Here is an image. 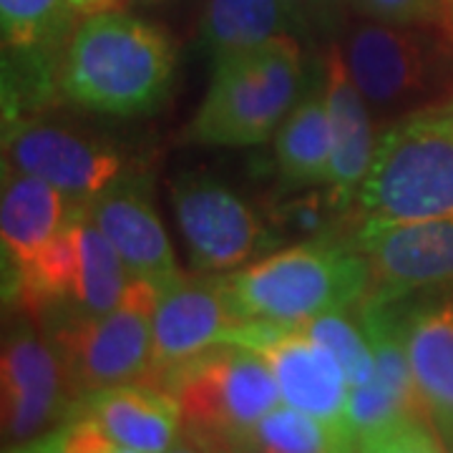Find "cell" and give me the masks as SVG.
<instances>
[{
	"label": "cell",
	"instance_id": "cell-29",
	"mask_svg": "<svg viewBox=\"0 0 453 453\" xmlns=\"http://www.w3.org/2000/svg\"><path fill=\"white\" fill-rule=\"evenodd\" d=\"M121 0H71V5L76 8L79 16H88V13H98V11H109V8H119Z\"/></svg>",
	"mask_w": 453,
	"mask_h": 453
},
{
	"label": "cell",
	"instance_id": "cell-6",
	"mask_svg": "<svg viewBox=\"0 0 453 453\" xmlns=\"http://www.w3.org/2000/svg\"><path fill=\"white\" fill-rule=\"evenodd\" d=\"M146 380L174 395L184 434L214 451L242 441L282 403L267 360L242 345H217L154 371Z\"/></svg>",
	"mask_w": 453,
	"mask_h": 453
},
{
	"label": "cell",
	"instance_id": "cell-36",
	"mask_svg": "<svg viewBox=\"0 0 453 453\" xmlns=\"http://www.w3.org/2000/svg\"><path fill=\"white\" fill-rule=\"evenodd\" d=\"M451 28H453V11H451Z\"/></svg>",
	"mask_w": 453,
	"mask_h": 453
},
{
	"label": "cell",
	"instance_id": "cell-12",
	"mask_svg": "<svg viewBox=\"0 0 453 453\" xmlns=\"http://www.w3.org/2000/svg\"><path fill=\"white\" fill-rule=\"evenodd\" d=\"M353 240L371 267L365 300L398 303L453 285V219L357 225Z\"/></svg>",
	"mask_w": 453,
	"mask_h": 453
},
{
	"label": "cell",
	"instance_id": "cell-19",
	"mask_svg": "<svg viewBox=\"0 0 453 453\" xmlns=\"http://www.w3.org/2000/svg\"><path fill=\"white\" fill-rule=\"evenodd\" d=\"M275 164L290 187H327L330 179V121L323 79L310 83L275 134Z\"/></svg>",
	"mask_w": 453,
	"mask_h": 453
},
{
	"label": "cell",
	"instance_id": "cell-15",
	"mask_svg": "<svg viewBox=\"0 0 453 453\" xmlns=\"http://www.w3.org/2000/svg\"><path fill=\"white\" fill-rule=\"evenodd\" d=\"M323 86L333 139L327 189L340 210L353 211V202L371 169L380 134L368 101L348 73L340 43H333L325 56Z\"/></svg>",
	"mask_w": 453,
	"mask_h": 453
},
{
	"label": "cell",
	"instance_id": "cell-14",
	"mask_svg": "<svg viewBox=\"0 0 453 453\" xmlns=\"http://www.w3.org/2000/svg\"><path fill=\"white\" fill-rule=\"evenodd\" d=\"M86 207L131 277L159 288L181 275L166 226L139 174L127 172L109 189L86 202Z\"/></svg>",
	"mask_w": 453,
	"mask_h": 453
},
{
	"label": "cell",
	"instance_id": "cell-27",
	"mask_svg": "<svg viewBox=\"0 0 453 453\" xmlns=\"http://www.w3.org/2000/svg\"><path fill=\"white\" fill-rule=\"evenodd\" d=\"M64 423L68 438H71V446L76 449V453H142L109 441L94 423L86 421L81 416H68V421Z\"/></svg>",
	"mask_w": 453,
	"mask_h": 453
},
{
	"label": "cell",
	"instance_id": "cell-28",
	"mask_svg": "<svg viewBox=\"0 0 453 453\" xmlns=\"http://www.w3.org/2000/svg\"><path fill=\"white\" fill-rule=\"evenodd\" d=\"M5 453H76V449L71 446V438H68V431H65L64 423L56 431H49L43 436L33 438L28 443L5 449Z\"/></svg>",
	"mask_w": 453,
	"mask_h": 453
},
{
	"label": "cell",
	"instance_id": "cell-8",
	"mask_svg": "<svg viewBox=\"0 0 453 453\" xmlns=\"http://www.w3.org/2000/svg\"><path fill=\"white\" fill-rule=\"evenodd\" d=\"M169 196L192 267L202 275L234 273L275 244L262 214L210 174H179Z\"/></svg>",
	"mask_w": 453,
	"mask_h": 453
},
{
	"label": "cell",
	"instance_id": "cell-5",
	"mask_svg": "<svg viewBox=\"0 0 453 453\" xmlns=\"http://www.w3.org/2000/svg\"><path fill=\"white\" fill-rule=\"evenodd\" d=\"M353 214L357 225L453 219V131L438 109L380 131Z\"/></svg>",
	"mask_w": 453,
	"mask_h": 453
},
{
	"label": "cell",
	"instance_id": "cell-10",
	"mask_svg": "<svg viewBox=\"0 0 453 453\" xmlns=\"http://www.w3.org/2000/svg\"><path fill=\"white\" fill-rule=\"evenodd\" d=\"M0 388L3 438L8 449L49 434L56 423L68 421L73 411L61 357L31 312L16 318L5 333Z\"/></svg>",
	"mask_w": 453,
	"mask_h": 453
},
{
	"label": "cell",
	"instance_id": "cell-31",
	"mask_svg": "<svg viewBox=\"0 0 453 453\" xmlns=\"http://www.w3.org/2000/svg\"><path fill=\"white\" fill-rule=\"evenodd\" d=\"M214 451V449H211ZM217 453H275V451H267V449H259V446H252V443H232V446H226V449H219Z\"/></svg>",
	"mask_w": 453,
	"mask_h": 453
},
{
	"label": "cell",
	"instance_id": "cell-32",
	"mask_svg": "<svg viewBox=\"0 0 453 453\" xmlns=\"http://www.w3.org/2000/svg\"><path fill=\"white\" fill-rule=\"evenodd\" d=\"M438 113H441V119L446 121V127L453 131V96L443 104V106H438Z\"/></svg>",
	"mask_w": 453,
	"mask_h": 453
},
{
	"label": "cell",
	"instance_id": "cell-25",
	"mask_svg": "<svg viewBox=\"0 0 453 453\" xmlns=\"http://www.w3.org/2000/svg\"><path fill=\"white\" fill-rule=\"evenodd\" d=\"M356 453H446L431 418H398L357 436Z\"/></svg>",
	"mask_w": 453,
	"mask_h": 453
},
{
	"label": "cell",
	"instance_id": "cell-24",
	"mask_svg": "<svg viewBox=\"0 0 453 453\" xmlns=\"http://www.w3.org/2000/svg\"><path fill=\"white\" fill-rule=\"evenodd\" d=\"M300 327L338 357V363L350 380V388L365 386L371 380L372 371H375L372 348L363 325L353 323L348 318V310L327 312V315H320Z\"/></svg>",
	"mask_w": 453,
	"mask_h": 453
},
{
	"label": "cell",
	"instance_id": "cell-16",
	"mask_svg": "<svg viewBox=\"0 0 453 453\" xmlns=\"http://www.w3.org/2000/svg\"><path fill=\"white\" fill-rule=\"evenodd\" d=\"M428 297L393 303L401 318L411 371L431 421L453 431V285Z\"/></svg>",
	"mask_w": 453,
	"mask_h": 453
},
{
	"label": "cell",
	"instance_id": "cell-7",
	"mask_svg": "<svg viewBox=\"0 0 453 453\" xmlns=\"http://www.w3.org/2000/svg\"><path fill=\"white\" fill-rule=\"evenodd\" d=\"M154 305L157 288L134 277L121 303L109 312L46 323L73 405L88 393L149 378L154 368Z\"/></svg>",
	"mask_w": 453,
	"mask_h": 453
},
{
	"label": "cell",
	"instance_id": "cell-1",
	"mask_svg": "<svg viewBox=\"0 0 453 453\" xmlns=\"http://www.w3.org/2000/svg\"><path fill=\"white\" fill-rule=\"evenodd\" d=\"M177 65V46L159 26L109 8L76 23L58 68V91L86 111L149 116L172 96Z\"/></svg>",
	"mask_w": 453,
	"mask_h": 453
},
{
	"label": "cell",
	"instance_id": "cell-11",
	"mask_svg": "<svg viewBox=\"0 0 453 453\" xmlns=\"http://www.w3.org/2000/svg\"><path fill=\"white\" fill-rule=\"evenodd\" d=\"M247 348L267 360L282 403L305 411L335 436L357 446L350 423V380L325 345L310 338L300 325L259 323Z\"/></svg>",
	"mask_w": 453,
	"mask_h": 453
},
{
	"label": "cell",
	"instance_id": "cell-30",
	"mask_svg": "<svg viewBox=\"0 0 453 453\" xmlns=\"http://www.w3.org/2000/svg\"><path fill=\"white\" fill-rule=\"evenodd\" d=\"M169 453H217V451H211V449H207L204 443H199V441H195V438L184 434V436L177 441V446H174Z\"/></svg>",
	"mask_w": 453,
	"mask_h": 453
},
{
	"label": "cell",
	"instance_id": "cell-21",
	"mask_svg": "<svg viewBox=\"0 0 453 453\" xmlns=\"http://www.w3.org/2000/svg\"><path fill=\"white\" fill-rule=\"evenodd\" d=\"M292 11L285 0H207L202 43L211 61L292 35Z\"/></svg>",
	"mask_w": 453,
	"mask_h": 453
},
{
	"label": "cell",
	"instance_id": "cell-34",
	"mask_svg": "<svg viewBox=\"0 0 453 453\" xmlns=\"http://www.w3.org/2000/svg\"><path fill=\"white\" fill-rule=\"evenodd\" d=\"M134 3H154V0H134Z\"/></svg>",
	"mask_w": 453,
	"mask_h": 453
},
{
	"label": "cell",
	"instance_id": "cell-33",
	"mask_svg": "<svg viewBox=\"0 0 453 453\" xmlns=\"http://www.w3.org/2000/svg\"><path fill=\"white\" fill-rule=\"evenodd\" d=\"M285 3H288L292 11L297 13L300 8H308V5H312V3H318V0H285Z\"/></svg>",
	"mask_w": 453,
	"mask_h": 453
},
{
	"label": "cell",
	"instance_id": "cell-26",
	"mask_svg": "<svg viewBox=\"0 0 453 453\" xmlns=\"http://www.w3.org/2000/svg\"><path fill=\"white\" fill-rule=\"evenodd\" d=\"M350 8L371 20L383 23H449V0H348Z\"/></svg>",
	"mask_w": 453,
	"mask_h": 453
},
{
	"label": "cell",
	"instance_id": "cell-20",
	"mask_svg": "<svg viewBox=\"0 0 453 453\" xmlns=\"http://www.w3.org/2000/svg\"><path fill=\"white\" fill-rule=\"evenodd\" d=\"M76 247H79V275H76V292L71 308L46 318L43 323L64 320V318H96L113 310L134 277L127 265L121 262L119 252L113 250L106 234L98 229L86 204L76 207Z\"/></svg>",
	"mask_w": 453,
	"mask_h": 453
},
{
	"label": "cell",
	"instance_id": "cell-17",
	"mask_svg": "<svg viewBox=\"0 0 453 453\" xmlns=\"http://www.w3.org/2000/svg\"><path fill=\"white\" fill-rule=\"evenodd\" d=\"M71 416H81L109 441L142 453H169L184 434L174 395L149 380L88 393L76 401Z\"/></svg>",
	"mask_w": 453,
	"mask_h": 453
},
{
	"label": "cell",
	"instance_id": "cell-22",
	"mask_svg": "<svg viewBox=\"0 0 453 453\" xmlns=\"http://www.w3.org/2000/svg\"><path fill=\"white\" fill-rule=\"evenodd\" d=\"M76 16L71 0H0L3 50L11 58L61 65Z\"/></svg>",
	"mask_w": 453,
	"mask_h": 453
},
{
	"label": "cell",
	"instance_id": "cell-18",
	"mask_svg": "<svg viewBox=\"0 0 453 453\" xmlns=\"http://www.w3.org/2000/svg\"><path fill=\"white\" fill-rule=\"evenodd\" d=\"M76 204L81 202H71L46 181L3 166L0 237L5 275H13L38 257L64 229Z\"/></svg>",
	"mask_w": 453,
	"mask_h": 453
},
{
	"label": "cell",
	"instance_id": "cell-2",
	"mask_svg": "<svg viewBox=\"0 0 453 453\" xmlns=\"http://www.w3.org/2000/svg\"><path fill=\"white\" fill-rule=\"evenodd\" d=\"M219 277L242 320L285 327L360 308L371 292V267L356 240L333 234L277 250Z\"/></svg>",
	"mask_w": 453,
	"mask_h": 453
},
{
	"label": "cell",
	"instance_id": "cell-23",
	"mask_svg": "<svg viewBox=\"0 0 453 453\" xmlns=\"http://www.w3.org/2000/svg\"><path fill=\"white\" fill-rule=\"evenodd\" d=\"M242 441L275 453H356V443L342 441L325 423L288 403H277Z\"/></svg>",
	"mask_w": 453,
	"mask_h": 453
},
{
	"label": "cell",
	"instance_id": "cell-9",
	"mask_svg": "<svg viewBox=\"0 0 453 453\" xmlns=\"http://www.w3.org/2000/svg\"><path fill=\"white\" fill-rule=\"evenodd\" d=\"M3 166L41 179L81 204L129 172L124 157L109 142L33 116L5 124Z\"/></svg>",
	"mask_w": 453,
	"mask_h": 453
},
{
	"label": "cell",
	"instance_id": "cell-13",
	"mask_svg": "<svg viewBox=\"0 0 453 453\" xmlns=\"http://www.w3.org/2000/svg\"><path fill=\"white\" fill-rule=\"evenodd\" d=\"M242 325L244 320L232 308L219 275H179L164 282L157 288L154 305L151 372L217 345H232Z\"/></svg>",
	"mask_w": 453,
	"mask_h": 453
},
{
	"label": "cell",
	"instance_id": "cell-4",
	"mask_svg": "<svg viewBox=\"0 0 453 453\" xmlns=\"http://www.w3.org/2000/svg\"><path fill=\"white\" fill-rule=\"evenodd\" d=\"M308 86L305 58L292 35L219 56L211 61L210 86L187 127V142L225 149L265 144Z\"/></svg>",
	"mask_w": 453,
	"mask_h": 453
},
{
	"label": "cell",
	"instance_id": "cell-3",
	"mask_svg": "<svg viewBox=\"0 0 453 453\" xmlns=\"http://www.w3.org/2000/svg\"><path fill=\"white\" fill-rule=\"evenodd\" d=\"M342 58L378 127L431 111L453 96L449 23H383L365 18L345 33Z\"/></svg>",
	"mask_w": 453,
	"mask_h": 453
},
{
	"label": "cell",
	"instance_id": "cell-35",
	"mask_svg": "<svg viewBox=\"0 0 453 453\" xmlns=\"http://www.w3.org/2000/svg\"><path fill=\"white\" fill-rule=\"evenodd\" d=\"M449 5H451V11H453V0H449Z\"/></svg>",
	"mask_w": 453,
	"mask_h": 453
}]
</instances>
